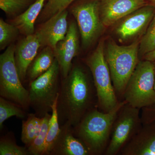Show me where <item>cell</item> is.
Here are the masks:
<instances>
[{"mask_svg": "<svg viewBox=\"0 0 155 155\" xmlns=\"http://www.w3.org/2000/svg\"><path fill=\"white\" fill-rule=\"evenodd\" d=\"M60 74V66L55 58L48 70L29 83L27 89L29 106L38 117L42 118L47 114L52 113L61 87Z\"/></svg>", "mask_w": 155, "mask_h": 155, "instance_id": "5", "label": "cell"}, {"mask_svg": "<svg viewBox=\"0 0 155 155\" xmlns=\"http://www.w3.org/2000/svg\"><path fill=\"white\" fill-rule=\"evenodd\" d=\"M100 0H81L71 6L70 11L77 21L84 47H88L105 27L100 13Z\"/></svg>", "mask_w": 155, "mask_h": 155, "instance_id": "9", "label": "cell"}, {"mask_svg": "<svg viewBox=\"0 0 155 155\" xmlns=\"http://www.w3.org/2000/svg\"><path fill=\"white\" fill-rule=\"evenodd\" d=\"M43 117H38L35 114H28L26 120L22 122L21 140L26 147L38 135L43 122Z\"/></svg>", "mask_w": 155, "mask_h": 155, "instance_id": "19", "label": "cell"}, {"mask_svg": "<svg viewBox=\"0 0 155 155\" xmlns=\"http://www.w3.org/2000/svg\"><path fill=\"white\" fill-rule=\"evenodd\" d=\"M153 64L154 67V77H155V61H153Z\"/></svg>", "mask_w": 155, "mask_h": 155, "instance_id": "31", "label": "cell"}, {"mask_svg": "<svg viewBox=\"0 0 155 155\" xmlns=\"http://www.w3.org/2000/svg\"><path fill=\"white\" fill-rule=\"evenodd\" d=\"M57 100L53 106L51 116L50 119L47 135L46 139L44 155H50V153L52 149L53 146L61 130V125L59 123L57 112Z\"/></svg>", "mask_w": 155, "mask_h": 155, "instance_id": "22", "label": "cell"}, {"mask_svg": "<svg viewBox=\"0 0 155 155\" xmlns=\"http://www.w3.org/2000/svg\"><path fill=\"white\" fill-rule=\"evenodd\" d=\"M146 5L145 0H100L101 19L105 27H109Z\"/></svg>", "mask_w": 155, "mask_h": 155, "instance_id": "11", "label": "cell"}, {"mask_svg": "<svg viewBox=\"0 0 155 155\" xmlns=\"http://www.w3.org/2000/svg\"><path fill=\"white\" fill-rule=\"evenodd\" d=\"M126 103L121 101L112 110L105 113L96 107L73 127L75 136L88 149L91 155H104L112 127L119 110Z\"/></svg>", "mask_w": 155, "mask_h": 155, "instance_id": "2", "label": "cell"}, {"mask_svg": "<svg viewBox=\"0 0 155 155\" xmlns=\"http://www.w3.org/2000/svg\"><path fill=\"white\" fill-rule=\"evenodd\" d=\"M76 0H47L41 12L42 19H48L54 15L67 10Z\"/></svg>", "mask_w": 155, "mask_h": 155, "instance_id": "25", "label": "cell"}, {"mask_svg": "<svg viewBox=\"0 0 155 155\" xmlns=\"http://www.w3.org/2000/svg\"><path fill=\"white\" fill-rule=\"evenodd\" d=\"M51 116V114L48 113L43 117V119L40 131L30 144L26 147L30 155H44Z\"/></svg>", "mask_w": 155, "mask_h": 155, "instance_id": "20", "label": "cell"}, {"mask_svg": "<svg viewBox=\"0 0 155 155\" xmlns=\"http://www.w3.org/2000/svg\"><path fill=\"white\" fill-rule=\"evenodd\" d=\"M26 111L11 101L0 97V128L2 129L4 122L12 116L23 119L27 116Z\"/></svg>", "mask_w": 155, "mask_h": 155, "instance_id": "21", "label": "cell"}, {"mask_svg": "<svg viewBox=\"0 0 155 155\" xmlns=\"http://www.w3.org/2000/svg\"><path fill=\"white\" fill-rule=\"evenodd\" d=\"M0 155H30L26 147L17 144L13 133L8 132L1 137Z\"/></svg>", "mask_w": 155, "mask_h": 155, "instance_id": "23", "label": "cell"}, {"mask_svg": "<svg viewBox=\"0 0 155 155\" xmlns=\"http://www.w3.org/2000/svg\"><path fill=\"white\" fill-rule=\"evenodd\" d=\"M41 46L36 34L26 36L15 49V60L19 78L23 84L28 67L36 58Z\"/></svg>", "mask_w": 155, "mask_h": 155, "instance_id": "16", "label": "cell"}, {"mask_svg": "<svg viewBox=\"0 0 155 155\" xmlns=\"http://www.w3.org/2000/svg\"><path fill=\"white\" fill-rule=\"evenodd\" d=\"M119 155H155V121L143 124Z\"/></svg>", "mask_w": 155, "mask_h": 155, "instance_id": "14", "label": "cell"}, {"mask_svg": "<svg viewBox=\"0 0 155 155\" xmlns=\"http://www.w3.org/2000/svg\"><path fill=\"white\" fill-rule=\"evenodd\" d=\"M155 49V13L144 35L140 41L139 58Z\"/></svg>", "mask_w": 155, "mask_h": 155, "instance_id": "24", "label": "cell"}, {"mask_svg": "<svg viewBox=\"0 0 155 155\" xmlns=\"http://www.w3.org/2000/svg\"><path fill=\"white\" fill-rule=\"evenodd\" d=\"M78 51V38L77 26L74 22L69 25L66 36L58 42L54 50L55 57L59 64L62 78L69 75L72 69V61Z\"/></svg>", "mask_w": 155, "mask_h": 155, "instance_id": "12", "label": "cell"}, {"mask_svg": "<svg viewBox=\"0 0 155 155\" xmlns=\"http://www.w3.org/2000/svg\"><path fill=\"white\" fill-rule=\"evenodd\" d=\"M141 110L140 116L143 124L155 121V103L151 105L142 108Z\"/></svg>", "mask_w": 155, "mask_h": 155, "instance_id": "28", "label": "cell"}, {"mask_svg": "<svg viewBox=\"0 0 155 155\" xmlns=\"http://www.w3.org/2000/svg\"><path fill=\"white\" fill-rule=\"evenodd\" d=\"M143 60H147L153 62L155 61V49L145 55Z\"/></svg>", "mask_w": 155, "mask_h": 155, "instance_id": "29", "label": "cell"}, {"mask_svg": "<svg viewBox=\"0 0 155 155\" xmlns=\"http://www.w3.org/2000/svg\"><path fill=\"white\" fill-rule=\"evenodd\" d=\"M140 42L128 45H119L113 39H109L105 45L104 54L110 69L112 82L116 95L120 101L127 82L139 62Z\"/></svg>", "mask_w": 155, "mask_h": 155, "instance_id": "3", "label": "cell"}, {"mask_svg": "<svg viewBox=\"0 0 155 155\" xmlns=\"http://www.w3.org/2000/svg\"><path fill=\"white\" fill-rule=\"evenodd\" d=\"M155 13V7L146 5L119 21L115 31L119 41L132 40L140 35L142 37Z\"/></svg>", "mask_w": 155, "mask_h": 155, "instance_id": "10", "label": "cell"}, {"mask_svg": "<svg viewBox=\"0 0 155 155\" xmlns=\"http://www.w3.org/2000/svg\"><path fill=\"white\" fill-rule=\"evenodd\" d=\"M50 155H91L86 146L75 135L73 127L61 125V130Z\"/></svg>", "mask_w": 155, "mask_h": 155, "instance_id": "15", "label": "cell"}, {"mask_svg": "<svg viewBox=\"0 0 155 155\" xmlns=\"http://www.w3.org/2000/svg\"><path fill=\"white\" fill-rule=\"evenodd\" d=\"M79 65L74 66L69 75L62 78L57 100L60 125L74 127L92 109L97 107V98L92 74Z\"/></svg>", "mask_w": 155, "mask_h": 155, "instance_id": "1", "label": "cell"}, {"mask_svg": "<svg viewBox=\"0 0 155 155\" xmlns=\"http://www.w3.org/2000/svg\"><path fill=\"white\" fill-rule=\"evenodd\" d=\"M47 0H35L29 8L13 20V24L19 32L26 36L33 34L35 23L41 13Z\"/></svg>", "mask_w": 155, "mask_h": 155, "instance_id": "17", "label": "cell"}, {"mask_svg": "<svg viewBox=\"0 0 155 155\" xmlns=\"http://www.w3.org/2000/svg\"><path fill=\"white\" fill-rule=\"evenodd\" d=\"M123 101L140 110L155 103L153 62L145 60L139 61L125 87Z\"/></svg>", "mask_w": 155, "mask_h": 155, "instance_id": "6", "label": "cell"}, {"mask_svg": "<svg viewBox=\"0 0 155 155\" xmlns=\"http://www.w3.org/2000/svg\"><path fill=\"white\" fill-rule=\"evenodd\" d=\"M35 0H0V8L5 14L13 15L19 13Z\"/></svg>", "mask_w": 155, "mask_h": 155, "instance_id": "27", "label": "cell"}, {"mask_svg": "<svg viewBox=\"0 0 155 155\" xmlns=\"http://www.w3.org/2000/svg\"><path fill=\"white\" fill-rule=\"evenodd\" d=\"M104 48V42L101 41L87 58L85 64L91 72L96 90L98 109L107 113L114 109L120 101L116 95L105 58Z\"/></svg>", "mask_w": 155, "mask_h": 155, "instance_id": "4", "label": "cell"}, {"mask_svg": "<svg viewBox=\"0 0 155 155\" xmlns=\"http://www.w3.org/2000/svg\"><path fill=\"white\" fill-rule=\"evenodd\" d=\"M67 16L68 11L64 10L47 19L35 33L41 46L49 47L54 50L65 38L69 28Z\"/></svg>", "mask_w": 155, "mask_h": 155, "instance_id": "13", "label": "cell"}, {"mask_svg": "<svg viewBox=\"0 0 155 155\" xmlns=\"http://www.w3.org/2000/svg\"><path fill=\"white\" fill-rule=\"evenodd\" d=\"M55 59L53 49L49 47L45 48L35 58L28 67L26 78H28L29 83L48 70L54 63Z\"/></svg>", "mask_w": 155, "mask_h": 155, "instance_id": "18", "label": "cell"}, {"mask_svg": "<svg viewBox=\"0 0 155 155\" xmlns=\"http://www.w3.org/2000/svg\"><path fill=\"white\" fill-rule=\"evenodd\" d=\"M17 27L13 24L0 19V47L2 50L12 41L19 32Z\"/></svg>", "mask_w": 155, "mask_h": 155, "instance_id": "26", "label": "cell"}, {"mask_svg": "<svg viewBox=\"0 0 155 155\" xmlns=\"http://www.w3.org/2000/svg\"><path fill=\"white\" fill-rule=\"evenodd\" d=\"M15 49L11 45L0 56V96L27 111L30 108L28 91L23 86L17 71Z\"/></svg>", "mask_w": 155, "mask_h": 155, "instance_id": "7", "label": "cell"}, {"mask_svg": "<svg viewBox=\"0 0 155 155\" xmlns=\"http://www.w3.org/2000/svg\"><path fill=\"white\" fill-rule=\"evenodd\" d=\"M147 5H151L155 7V0H145Z\"/></svg>", "mask_w": 155, "mask_h": 155, "instance_id": "30", "label": "cell"}, {"mask_svg": "<svg viewBox=\"0 0 155 155\" xmlns=\"http://www.w3.org/2000/svg\"><path fill=\"white\" fill-rule=\"evenodd\" d=\"M140 109L125 103L114 121L105 155H119L122 149L141 129Z\"/></svg>", "mask_w": 155, "mask_h": 155, "instance_id": "8", "label": "cell"}]
</instances>
